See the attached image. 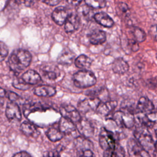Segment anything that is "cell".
<instances>
[{
  "label": "cell",
  "mask_w": 157,
  "mask_h": 157,
  "mask_svg": "<svg viewBox=\"0 0 157 157\" xmlns=\"http://www.w3.org/2000/svg\"><path fill=\"white\" fill-rule=\"evenodd\" d=\"M40 75L45 79L55 80L58 78L61 74L58 67L52 63H47L41 65L40 67Z\"/></svg>",
  "instance_id": "obj_7"
},
{
  "label": "cell",
  "mask_w": 157,
  "mask_h": 157,
  "mask_svg": "<svg viewBox=\"0 0 157 157\" xmlns=\"http://www.w3.org/2000/svg\"><path fill=\"white\" fill-rule=\"evenodd\" d=\"M88 39L91 44L93 45H100L106 40V34L102 30L96 29L89 35Z\"/></svg>",
  "instance_id": "obj_21"
},
{
  "label": "cell",
  "mask_w": 157,
  "mask_h": 157,
  "mask_svg": "<svg viewBox=\"0 0 157 157\" xmlns=\"http://www.w3.org/2000/svg\"><path fill=\"white\" fill-rule=\"evenodd\" d=\"M92 59L86 55H80L75 59V65L80 69H87L92 64Z\"/></svg>",
  "instance_id": "obj_26"
},
{
  "label": "cell",
  "mask_w": 157,
  "mask_h": 157,
  "mask_svg": "<svg viewBox=\"0 0 157 157\" xmlns=\"http://www.w3.org/2000/svg\"><path fill=\"white\" fill-rule=\"evenodd\" d=\"M44 157H60V155L59 152L56 150H55L46 151L44 155Z\"/></svg>",
  "instance_id": "obj_40"
},
{
  "label": "cell",
  "mask_w": 157,
  "mask_h": 157,
  "mask_svg": "<svg viewBox=\"0 0 157 157\" xmlns=\"http://www.w3.org/2000/svg\"><path fill=\"white\" fill-rule=\"evenodd\" d=\"M20 129L25 135L29 137H36L39 134V131L37 127L28 121H24L22 123L20 126Z\"/></svg>",
  "instance_id": "obj_22"
},
{
  "label": "cell",
  "mask_w": 157,
  "mask_h": 157,
  "mask_svg": "<svg viewBox=\"0 0 157 157\" xmlns=\"http://www.w3.org/2000/svg\"><path fill=\"white\" fill-rule=\"evenodd\" d=\"M69 14L67 9L60 6L53 10L52 14V18L56 24L61 26L65 23Z\"/></svg>",
  "instance_id": "obj_11"
},
{
  "label": "cell",
  "mask_w": 157,
  "mask_h": 157,
  "mask_svg": "<svg viewBox=\"0 0 157 157\" xmlns=\"http://www.w3.org/2000/svg\"><path fill=\"white\" fill-rule=\"evenodd\" d=\"M6 115L10 121H20L21 120V112L17 103L10 102L7 104Z\"/></svg>",
  "instance_id": "obj_10"
},
{
  "label": "cell",
  "mask_w": 157,
  "mask_h": 157,
  "mask_svg": "<svg viewBox=\"0 0 157 157\" xmlns=\"http://www.w3.org/2000/svg\"><path fill=\"white\" fill-rule=\"evenodd\" d=\"M128 45L129 47V49L134 52H136L139 50V46L138 44V42H137L134 39H128Z\"/></svg>",
  "instance_id": "obj_34"
},
{
  "label": "cell",
  "mask_w": 157,
  "mask_h": 157,
  "mask_svg": "<svg viewBox=\"0 0 157 157\" xmlns=\"http://www.w3.org/2000/svg\"><path fill=\"white\" fill-rule=\"evenodd\" d=\"M99 142L104 151H111L115 150L117 144L113 132L105 128H102L99 136Z\"/></svg>",
  "instance_id": "obj_4"
},
{
  "label": "cell",
  "mask_w": 157,
  "mask_h": 157,
  "mask_svg": "<svg viewBox=\"0 0 157 157\" xmlns=\"http://www.w3.org/2000/svg\"><path fill=\"white\" fill-rule=\"evenodd\" d=\"M93 18L98 24L105 28H111L114 25L113 19L108 14L103 12L96 13L94 15Z\"/></svg>",
  "instance_id": "obj_17"
},
{
  "label": "cell",
  "mask_w": 157,
  "mask_h": 157,
  "mask_svg": "<svg viewBox=\"0 0 157 157\" xmlns=\"http://www.w3.org/2000/svg\"><path fill=\"white\" fill-rule=\"evenodd\" d=\"M112 120L119 126L131 128L135 124V118L132 113L126 110H121L115 112L112 115Z\"/></svg>",
  "instance_id": "obj_5"
},
{
  "label": "cell",
  "mask_w": 157,
  "mask_h": 157,
  "mask_svg": "<svg viewBox=\"0 0 157 157\" xmlns=\"http://www.w3.org/2000/svg\"><path fill=\"white\" fill-rule=\"evenodd\" d=\"M74 145L77 151H80L86 150H92L93 145L91 141L86 137L80 136L77 137L74 140Z\"/></svg>",
  "instance_id": "obj_24"
},
{
  "label": "cell",
  "mask_w": 157,
  "mask_h": 157,
  "mask_svg": "<svg viewBox=\"0 0 157 157\" xmlns=\"http://www.w3.org/2000/svg\"><path fill=\"white\" fill-rule=\"evenodd\" d=\"M59 112L62 117L69 119L74 123H77L82 119L80 112L73 105H63L60 107Z\"/></svg>",
  "instance_id": "obj_8"
},
{
  "label": "cell",
  "mask_w": 157,
  "mask_h": 157,
  "mask_svg": "<svg viewBox=\"0 0 157 157\" xmlns=\"http://www.w3.org/2000/svg\"><path fill=\"white\" fill-rule=\"evenodd\" d=\"M78 157H95L92 150H86L78 151Z\"/></svg>",
  "instance_id": "obj_36"
},
{
  "label": "cell",
  "mask_w": 157,
  "mask_h": 157,
  "mask_svg": "<svg viewBox=\"0 0 157 157\" xmlns=\"http://www.w3.org/2000/svg\"><path fill=\"white\" fill-rule=\"evenodd\" d=\"M74 85L80 88H86L93 86L96 83L94 74L88 70H81L73 76Z\"/></svg>",
  "instance_id": "obj_2"
},
{
  "label": "cell",
  "mask_w": 157,
  "mask_h": 157,
  "mask_svg": "<svg viewBox=\"0 0 157 157\" xmlns=\"http://www.w3.org/2000/svg\"><path fill=\"white\" fill-rule=\"evenodd\" d=\"M18 8L19 4L16 0H8L4 7L3 12L7 15H13L18 12Z\"/></svg>",
  "instance_id": "obj_27"
},
{
  "label": "cell",
  "mask_w": 157,
  "mask_h": 157,
  "mask_svg": "<svg viewBox=\"0 0 157 157\" xmlns=\"http://www.w3.org/2000/svg\"><path fill=\"white\" fill-rule=\"evenodd\" d=\"M82 1V0H67L68 4L72 6H78V5H80Z\"/></svg>",
  "instance_id": "obj_43"
},
{
  "label": "cell",
  "mask_w": 157,
  "mask_h": 157,
  "mask_svg": "<svg viewBox=\"0 0 157 157\" xmlns=\"http://www.w3.org/2000/svg\"><path fill=\"white\" fill-rule=\"evenodd\" d=\"M147 86L151 89H155L157 88V76L151 77L146 81Z\"/></svg>",
  "instance_id": "obj_35"
},
{
  "label": "cell",
  "mask_w": 157,
  "mask_h": 157,
  "mask_svg": "<svg viewBox=\"0 0 157 157\" xmlns=\"http://www.w3.org/2000/svg\"><path fill=\"white\" fill-rule=\"evenodd\" d=\"M148 33L152 39L157 41V25H152L150 28Z\"/></svg>",
  "instance_id": "obj_38"
},
{
  "label": "cell",
  "mask_w": 157,
  "mask_h": 157,
  "mask_svg": "<svg viewBox=\"0 0 157 157\" xmlns=\"http://www.w3.org/2000/svg\"><path fill=\"white\" fill-rule=\"evenodd\" d=\"M74 58V53L68 48H65L58 55L57 62L62 65H71L73 63Z\"/></svg>",
  "instance_id": "obj_19"
},
{
  "label": "cell",
  "mask_w": 157,
  "mask_h": 157,
  "mask_svg": "<svg viewBox=\"0 0 157 157\" xmlns=\"http://www.w3.org/2000/svg\"><path fill=\"white\" fill-rule=\"evenodd\" d=\"M64 134L59 130V128L51 127L46 132V136L52 142H57L60 140Z\"/></svg>",
  "instance_id": "obj_25"
},
{
  "label": "cell",
  "mask_w": 157,
  "mask_h": 157,
  "mask_svg": "<svg viewBox=\"0 0 157 157\" xmlns=\"http://www.w3.org/2000/svg\"><path fill=\"white\" fill-rule=\"evenodd\" d=\"M43 2L49 6H54L58 4L61 0H42Z\"/></svg>",
  "instance_id": "obj_41"
},
{
  "label": "cell",
  "mask_w": 157,
  "mask_h": 157,
  "mask_svg": "<svg viewBox=\"0 0 157 157\" xmlns=\"http://www.w3.org/2000/svg\"><path fill=\"white\" fill-rule=\"evenodd\" d=\"M12 85L16 89L20 90H26L30 87V85L26 83L21 78H15L12 82Z\"/></svg>",
  "instance_id": "obj_31"
},
{
  "label": "cell",
  "mask_w": 157,
  "mask_h": 157,
  "mask_svg": "<svg viewBox=\"0 0 157 157\" xmlns=\"http://www.w3.org/2000/svg\"><path fill=\"white\" fill-rule=\"evenodd\" d=\"M7 46L2 41L0 40V61H3L8 55Z\"/></svg>",
  "instance_id": "obj_33"
},
{
  "label": "cell",
  "mask_w": 157,
  "mask_h": 157,
  "mask_svg": "<svg viewBox=\"0 0 157 157\" xmlns=\"http://www.w3.org/2000/svg\"><path fill=\"white\" fill-rule=\"evenodd\" d=\"M156 4H157V0H156Z\"/></svg>",
  "instance_id": "obj_45"
},
{
  "label": "cell",
  "mask_w": 157,
  "mask_h": 157,
  "mask_svg": "<svg viewBox=\"0 0 157 157\" xmlns=\"http://www.w3.org/2000/svg\"><path fill=\"white\" fill-rule=\"evenodd\" d=\"M34 93L40 97H51L56 94V90L54 87L48 85H39L34 89Z\"/></svg>",
  "instance_id": "obj_20"
},
{
  "label": "cell",
  "mask_w": 157,
  "mask_h": 157,
  "mask_svg": "<svg viewBox=\"0 0 157 157\" xmlns=\"http://www.w3.org/2000/svg\"><path fill=\"white\" fill-rule=\"evenodd\" d=\"M7 97L11 102H15V101H18L20 98V96L17 94H16L14 92H12V91L8 92Z\"/></svg>",
  "instance_id": "obj_39"
},
{
  "label": "cell",
  "mask_w": 157,
  "mask_h": 157,
  "mask_svg": "<svg viewBox=\"0 0 157 157\" xmlns=\"http://www.w3.org/2000/svg\"><path fill=\"white\" fill-rule=\"evenodd\" d=\"M76 129L85 137H89L93 133V128L89 121L82 118L76 123Z\"/></svg>",
  "instance_id": "obj_13"
},
{
  "label": "cell",
  "mask_w": 157,
  "mask_h": 157,
  "mask_svg": "<svg viewBox=\"0 0 157 157\" xmlns=\"http://www.w3.org/2000/svg\"><path fill=\"white\" fill-rule=\"evenodd\" d=\"M85 2L86 6L93 9H102L106 5L105 0H85Z\"/></svg>",
  "instance_id": "obj_30"
},
{
  "label": "cell",
  "mask_w": 157,
  "mask_h": 157,
  "mask_svg": "<svg viewBox=\"0 0 157 157\" xmlns=\"http://www.w3.org/2000/svg\"><path fill=\"white\" fill-rule=\"evenodd\" d=\"M58 128L64 134H70L76 129V124L70 120L62 117L59 120Z\"/></svg>",
  "instance_id": "obj_18"
},
{
  "label": "cell",
  "mask_w": 157,
  "mask_h": 157,
  "mask_svg": "<svg viewBox=\"0 0 157 157\" xmlns=\"http://www.w3.org/2000/svg\"><path fill=\"white\" fill-rule=\"evenodd\" d=\"M6 91L0 87V98L4 97L6 96Z\"/></svg>",
  "instance_id": "obj_44"
},
{
  "label": "cell",
  "mask_w": 157,
  "mask_h": 157,
  "mask_svg": "<svg viewBox=\"0 0 157 157\" xmlns=\"http://www.w3.org/2000/svg\"><path fill=\"white\" fill-rule=\"evenodd\" d=\"M135 139L148 151L154 149V141L148 128L141 124L137 127L134 133Z\"/></svg>",
  "instance_id": "obj_3"
},
{
  "label": "cell",
  "mask_w": 157,
  "mask_h": 157,
  "mask_svg": "<svg viewBox=\"0 0 157 157\" xmlns=\"http://www.w3.org/2000/svg\"><path fill=\"white\" fill-rule=\"evenodd\" d=\"M12 157H32L26 151H20L15 153Z\"/></svg>",
  "instance_id": "obj_42"
},
{
  "label": "cell",
  "mask_w": 157,
  "mask_h": 157,
  "mask_svg": "<svg viewBox=\"0 0 157 157\" xmlns=\"http://www.w3.org/2000/svg\"><path fill=\"white\" fill-rule=\"evenodd\" d=\"M21 78L29 85H35L41 81L40 75L34 70L26 71L22 75Z\"/></svg>",
  "instance_id": "obj_23"
},
{
  "label": "cell",
  "mask_w": 157,
  "mask_h": 157,
  "mask_svg": "<svg viewBox=\"0 0 157 157\" xmlns=\"http://www.w3.org/2000/svg\"><path fill=\"white\" fill-rule=\"evenodd\" d=\"M118 7L123 13H124L126 15H128L129 13V10L128 6L126 3L120 2L118 4Z\"/></svg>",
  "instance_id": "obj_37"
},
{
  "label": "cell",
  "mask_w": 157,
  "mask_h": 157,
  "mask_svg": "<svg viewBox=\"0 0 157 157\" xmlns=\"http://www.w3.org/2000/svg\"><path fill=\"white\" fill-rule=\"evenodd\" d=\"M43 109H45V108L42 106V105L40 104L39 103H34V104H28V105H26V107L25 109L24 112H25V116H28V114L30 113L31 112L42 110Z\"/></svg>",
  "instance_id": "obj_32"
},
{
  "label": "cell",
  "mask_w": 157,
  "mask_h": 157,
  "mask_svg": "<svg viewBox=\"0 0 157 157\" xmlns=\"http://www.w3.org/2000/svg\"><path fill=\"white\" fill-rule=\"evenodd\" d=\"M154 109L153 102L147 97H141L137 104L136 110L137 112L149 113Z\"/></svg>",
  "instance_id": "obj_14"
},
{
  "label": "cell",
  "mask_w": 157,
  "mask_h": 157,
  "mask_svg": "<svg viewBox=\"0 0 157 157\" xmlns=\"http://www.w3.org/2000/svg\"><path fill=\"white\" fill-rule=\"evenodd\" d=\"M117 106V102L107 101L104 102H101L98 105L96 110L98 113L103 116L109 115L115 109Z\"/></svg>",
  "instance_id": "obj_16"
},
{
  "label": "cell",
  "mask_w": 157,
  "mask_h": 157,
  "mask_svg": "<svg viewBox=\"0 0 157 157\" xmlns=\"http://www.w3.org/2000/svg\"><path fill=\"white\" fill-rule=\"evenodd\" d=\"M101 102V100L98 98L91 97L88 99H85L78 103V110L83 113H86L90 110H96Z\"/></svg>",
  "instance_id": "obj_9"
},
{
  "label": "cell",
  "mask_w": 157,
  "mask_h": 157,
  "mask_svg": "<svg viewBox=\"0 0 157 157\" xmlns=\"http://www.w3.org/2000/svg\"><path fill=\"white\" fill-rule=\"evenodd\" d=\"M104 157H124V149L120 145H117L115 150L104 151Z\"/></svg>",
  "instance_id": "obj_29"
},
{
  "label": "cell",
  "mask_w": 157,
  "mask_h": 157,
  "mask_svg": "<svg viewBox=\"0 0 157 157\" xmlns=\"http://www.w3.org/2000/svg\"><path fill=\"white\" fill-rule=\"evenodd\" d=\"M64 24L66 32L73 33L78 29L80 25V18L77 13H70Z\"/></svg>",
  "instance_id": "obj_12"
},
{
  "label": "cell",
  "mask_w": 157,
  "mask_h": 157,
  "mask_svg": "<svg viewBox=\"0 0 157 157\" xmlns=\"http://www.w3.org/2000/svg\"><path fill=\"white\" fill-rule=\"evenodd\" d=\"M131 33L134 37L133 39L138 43L142 42L146 39L147 36L145 31L139 27H133Z\"/></svg>",
  "instance_id": "obj_28"
},
{
  "label": "cell",
  "mask_w": 157,
  "mask_h": 157,
  "mask_svg": "<svg viewBox=\"0 0 157 157\" xmlns=\"http://www.w3.org/2000/svg\"><path fill=\"white\" fill-rule=\"evenodd\" d=\"M31 58L32 56L28 51L17 49L10 55L8 60V65L11 70L18 74L29 66Z\"/></svg>",
  "instance_id": "obj_1"
},
{
  "label": "cell",
  "mask_w": 157,
  "mask_h": 157,
  "mask_svg": "<svg viewBox=\"0 0 157 157\" xmlns=\"http://www.w3.org/2000/svg\"><path fill=\"white\" fill-rule=\"evenodd\" d=\"M127 150L129 157H150L148 151L133 138L128 140Z\"/></svg>",
  "instance_id": "obj_6"
},
{
  "label": "cell",
  "mask_w": 157,
  "mask_h": 157,
  "mask_svg": "<svg viewBox=\"0 0 157 157\" xmlns=\"http://www.w3.org/2000/svg\"><path fill=\"white\" fill-rule=\"evenodd\" d=\"M128 63L122 58H116L112 65V69L114 73L117 74H124L129 70Z\"/></svg>",
  "instance_id": "obj_15"
}]
</instances>
